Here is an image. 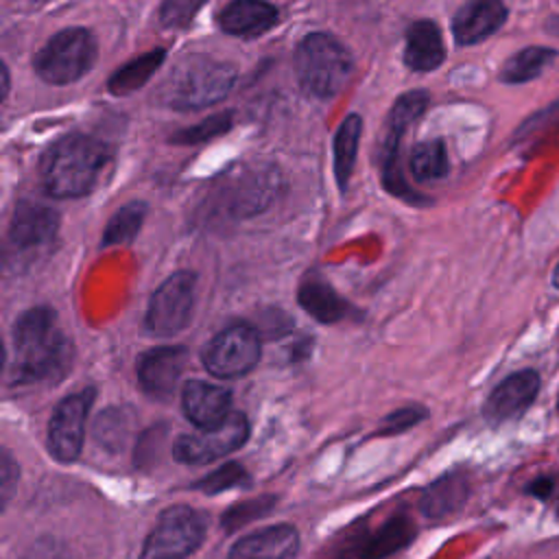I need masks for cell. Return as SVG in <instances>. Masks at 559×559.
<instances>
[{"label":"cell","mask_w":559,"mask_h":559,"mask_svg":"<svg viewBox=\"0 0 559 559\" xmlns=\"http://www.w3.org/2000/svg\"><path fill=\"white\" fill-rule=\"evenodd\" d=\"M13 380L39 382L63 373L70 343L57 325V314L46 306L22 312L13 325Z\"/></svg>","instance_id":"obj_1"},{"label":"cell","mask_w":559,"mask_h":559,"mask_svg":"<svg viewBox=\"0 0 559 559\" xmlns=\"http://www.w3.org/2000/svg\"><path fill=\"white\" fill-rule=\"evenodd\" d=\"M107 146L85 133H70L52 142L39 159V181L55 199H74L94 190L105 164Z\"/></svg>","instance_id":"obj_2"},{"label":"cell","mask_w":559,"mask_h":559,"mask_svg":"<svg viewBox=\"0 0 559 559\" xmlns=\"http://www.w3.org/2000/svg\"><path fill=\"white\" fill-rule=\"evenodd\" d=\"M236 83V68L205 55L183 57L166 76L159 100L173 109H201L223 100Z\"/></svg>","instance_id":"obj_3"},{"label":"cell","mask_w":559,"mask_h":559,"mask_svg":"<svg viewBox=\"0 0 559 559\" xmlns=\"http://www.w3.org/2000/svg\"><path fill=\"white\" fill-rule=\"evenodd\" d=\"M354 70L349 50L332 35L310 33L295 50V74L314 98H332L347 85Z\"/></svg>","instance_id":"obj_4"},{"label":"cell","mask_w":559,"mask_h":559,"mask_svg":"<svg viewBox=\"0 0 559 559\" xmlns=\"http://www.w3.org/2000/svg\"><path fill=\"white\" fill-rule=\"evenodd\" d=\"M96 61V39L87 28L72 26L52 35L33 57L37 76L52 85L79 81Z\"/></svg>","instance_id":"obj_5"},{"label":"cell","mask_w":559,"mask_h":559,"mask_svg":"<svg viewBox=\"0 0 559 559\" xmlns=\"http://www.w3.org/2000/svg\"><path fill=\"white\" fill-rule=\"evenodd\" d=\"M207 520L188 504H175L159 513L155 528L144 542L140 559H186L203 542Z\"/></svg>","instance_id":"obj_6"},{"label":"cell","mask_w":559,"mask_h":559,"mask_svg":"<svg viewBox=\"0 0 559 559\" xmlns=\"http://www.w3.org/2000/svg\"><path fill=\"white\" fill-rule=\"evenodd\" d=\"M194 290L197 275L190 271H179L162 282L148 301L144 330L153 336H173L181 332L192 317Z\"/></svg>","instance_id":"obj_7"},{"label":"cell","mask_w":559,"mask_h":559,"mask_svg":"<svg viewBox=\"0 0 559 559\" xmlns=\"http://www.w3.org/2000/svg\"><path fill=\"white\" fill-rule=\"evenodd\" d=\"M201 358L216 378L245 376L260 360V334L247 323L229 325L205 345Z\"/></svg>","instance_id":"obj_8"},{"label":"cell","mask_w":559,"mask_h":559,"mask_svg":"<svg viewBox=\"0 0 559 559\" xmlns=\"http://www.w3.org/2000/svg\"><path fill=\"white\" fill-rule=\"evenodd\" d=\"M249 437V421L242 413L231 411L218 426L194 435H181L175 441V459L186 465H203L238 450Z\"/></svg>","instance_id":"obj_9"},{"label":"cell","mask_w":559,"mask_h":559,"mask_svg":"<svg viewBox=\"0 0 559 559\" xmlns=\"http://www.w3.org/2000/svg\"><path fill=\"white\" fill-rule=\"evenodd\" d=\"M94 400V389H83L63 397L48 424V450L59 463H72L85 441V421Z\"/></svg>","instance_id":"obj_10"},{"label":"cell","mask_w":559,"mask_h":559,"mask_svg":"<svg viewBox=\"0 0 559 559\" xmlns=\"http://www.w3.org/2000/svg\"><path fill=\"white\" fill-rule=\"evenodd\" d=\"M188 362V349L181 345L153 347L138 358V380L146 395L166 400L173 395L183 367Z\"/></svg>","instance_id":"obj_11"},{"label":"cell","mask_w":559,"mask_h":559,"mask_svg":"<svg viewBox=\"0 0 559 559\" xmlns=\"http://www.w3.org/2000/svg\"><path fill=\"white\" fill-rule=\"evenodd\" d=\"M539 393V373L522 369L507 376L487 397L483 415L491 424H502L520 417Z\"/></svg>","instance_id":"obj_12"},{"label":"cell","mask_w":559,"mask_h":559,"mask_svg":"<svg viewBox=\"0 0 559 559\" xmlns=\"http://www.w3.org/2000/svg\"><path fill=\"white\" fill-rule=\"evenodd\" d=\"M59 227V214L44 203L20 201L9 225V240L15 249H35L50 242Z\"/></svg>","instance_id":"obj_13"},{"label":"cell","mask_w":559,"mask_h":559,"mask_svg":"<svg viewBox=\"0 0 559 559\" xmlns=\"http://www.w3.org/2000/svg\"><path fill=\"white\" fill-rule=\"evenodd\" d=\"M507 15L502 0H469L452 17V35L461 46L478 44L493 35L507 22Z\"/></svg>","instance_id":"obj_14"},{"label":"cell","mask_w":559,"mask_h":559,"mask_svg":"<svg viewBox=\"0 0 559 559\" xmlns=\"http://www.w3.org/2000/svg\"><path fill=\"white\" fill-rule=\"evenodd\" d=\"M186 417L201 430L218 426L231 411V393L225 386L203 380H190L181 393Z\"/></svg>","instance_id":"obj_15"},{"label":"cell","mask_w":559,"mask_h":559,"mask_svg":"<svg viewBox=\"0 0 559 559\" xmlns=\"http://www.w3.org/2000/svg\"><path fill=\"white\" fill-rule=\"evenodd\" d=\"M299 548V533L290 524L260 528L238 539L227 559H290Z\"/></svg>","instance_id":"obj_16"},{"label":"cell","mask_w":559,"mask_h":559,"mask_svg":"<svg viewBox=\"0 0 559 559\" xmlns=\"http://www.w3.org/2000/svg\"><path fill=\"white\" fill-rule=\"evenodd\" d=\"M445 59V46L439 26L432 20L413 22L406 31L404 61L411 70L430 72Z\"/></svg>","instance_id":"obj_17"},{"label":"cell","mask_w":559,"mask_h":559,"mask_svg":"<svg viewBox=\"0 0 559 559\" xmlns=\"http://www.w3.org/2000/svg\"><path fill=\"white\" fill-rule=\"evenodd\" d=\"M277 22V11L264 0H231L218 15L225 33L251 37L269 31Z\"/></svg>","instance_id":"obj_18"},{"label":"cell","mask_w":559,"mask_h":559,"mask_svg":"<svg viewBox=\"0 0 559 559\" xmlns=\"http://www.w3.org/2000/svg\"><path fill=\"white\" fill-rule=\"evenodd\" d=\"M467 496H469L467 476L463 472H450L424 489L419 509L426 518H432V520L445 518L459 507H463Z\"/></svg>","instance_id":"obj_19"},{"label":"cell","mask_w":559,"mask_h":559,"mask_svg":"<svg viewBox=\"0 0 559 559\" xmlns=\"http://www.w3.org/2000/svg\"><path fill=\"white\" fill-rule=\"evenodd\" d=\"M297 299H299L301 308L312 319H317L321 323H336L349 310L347 301L328 282H323L321 277H314V275L299 286Z\"/></svg>","instance_id":"obj_20"},{"label":"cell","mask_w":559,"mask_h":559,"mask_svg":"<svg viewBox=\"0 0 559 559\" xmlns=\"http://www.w3.org/2000/svg\"><path fill=\"white\" fill-rule=\"evenodd\" d=\"M415 537V524L408 515H393L382 524L380 531H376L360 548L358 559H384L400 548L408 546Z\"/></svg>","instance_id":"obj_21"},{"label":"cell","mask_w":559,"mask_h":559,"mask_svg":"<svg viewBox=\"0 0 559 559\" xmlns=\"http://www.w3.org/2000/svg\"><path fill=\"white\" fill-rule=\"evenodd\" d=\"M164 57H166V50H164V48H155V50H151V52H144V55L131 59L127 66L118 68V70L111 74L109 83H107L109 94H114V96H129V94H133L135 90H140L142 85H146L148 79H151V76L157 72V68L162 66Z\"/></svg>","instance_id":"obj_22"},{"label":"cell","mask_w":559,"mask_h":559,"mask_svg":"<svg viewBox=\"0 0 559 559\" xmlns=\"http://www.w3.org/2000/svg\"><path fill=\"white\" fill-rule=\"evenodd\" d=\"M360 131L362 118L358 114H349L334 133V177L341 190L347 188V181L354 173Z\"/></svg>","instance_id":"obj_23"},{"label":"cell","mask_w":559,"mask_h":559,"mask_svg":"<svg viewBox=\"0 0 559 559\" xmlns=\"http://www.w3.org/2000/svg\"><path fill=\"white\" fill-rule=\"evenodd\" d=\"M555 50L546 46H528L513 57L507 59V63L500 70V81L504 83H526L537 79L544 68L555 59Z\"/></svg>","instance_id":"obj_24"},{"label":"cell","mask_w":559,"mask_h":559,"mask_svg":"<svg viewBox=\"0 0 559 559\" xmlns=\"http://www.w3.org/2000/svg\"><path fill=\"white\" fill-rule=\"evenodd\" d=\"M411 173L417 181H435L448 175V153L441 140H428L413 148Z\"/></svg>","instance_id":"obj_25"},{"label":"cell","mask_w":559,"mask_h":559,"mask_svg":"<svg viewBox=\"0 0 559 559\" xmlns=\"http://www.w3.org/2000/svg\"><path fill=\"white\" fill-rule=\"evenodd\" d=\"M144 216H146V203L144 201H131V203L122 205L111 216V221L107 223V227L103 231V247L131 242L135 238V234L140 231V227L144 223Z\"/></svg>","instance_id":"obj_26"},{"label":"cell","mask_w":559,"mask_h":559,"mask_svg":"<svg viewBox=\"0 0 559 559\" xmlns=\"http://www.w3.org/2000/svg\"><path fill=\"white\" fill-rule=\"evenodd\" d=\"M426 107H428V92L413 90V92L402 94L391 107V114L386 120V131L404 133L426 111Z\"/></svg>","instance_id":"obj_27"},{"label":"cell","mask_w":559,"mask_h":559,"mask_svg":"<svg viewBox=\"0 0 559 559\" xmlns=\"http://www.w3.org/2000/svg\"><path fill=\"white\" fill-rule=\"evenodd\" d=\"M273 504H275V498L273 496H258V498H251V500H245V502H238L234 504L231 509H227L221 518V526L225 533H234L236 528L258 520V518H264L273 511Z\"/></svg>","instance_id":"obj_28"},{"label":"cell","mask_w":559,"mask_h":559,"mask_svg":"<svg viewBox=\"0 0 559 559\" xmlns=\"http://www.w3.org/2000/svg\"><path fill=\"white\" fill-rule=\"evenodd\" d=\"M231 122H234V114L231 111H221V114H214V116L201 120L194 127L177 131L170 138V142H175V144H201V142H207V140L229 131Z\"/></svg>","instance_id":"obj_29"},{"label":"cell","mask_w":559,"mask_h":559,"mask_svg":"<svg viewBox=\"0 0 559 559\" xmlns=\"http://www.w3.org/2000/svg\"><path fill=\"white\" fill-rule=\"evenodd\" d=\"M247 480H249L247 469L240 463H225L218 469H214L207 476H203L201 480H197L192 487L203 491V493H221L225 489L240 487Z\"/></svg>","instance_id":"obj_30"},{"label":"cell","mask_w":559,"mask_h":559,"mask_svg":"<svg viewBox=\"0 0 559 559\" xmlns=\"http://www.w3.org/2000/svg\"><path fill=\"white\" fill-rule=\"evenodd\" d=\"M205 0H164L159 7V22L166 28H186Z\"/></svg>","instance_id":"obj_31"},{"label":"cell","mask_w":559,"mask_h":559,"mask_svg":"<svg viewBox=\"0 0 559 559\" xmlns=\"http://www.w3.org/2000/svg\"><path fill=\"white\" fill-rule=\"evenodd\" d=\"M96 439L103 445L118 448L127 435V419L122 417L120 408H109L107 413H100L96 421Z\"/></svg>","instance_id":"obj_32"},{"label":"cell","mask_w":559,"mask_h":559,"mask_svg":"<svg viewBox=\"0 0 559 559\" xmlns=\"http://www.w3.org/2000/svg\"><path fill=\"white\" fill-rule=\"evenodd\" d=\"M426 417V408L417 406V404H411V406H402L393 413H389L384 419H382V426H380V435H397L402 430H408L413 428L415 424H419L421 419Z\"/></svg>","instance_id":"obj_33"},{"label":"cell","mask_w":559,"mask_h":559,"mask_svg":"<svg viewBox=\"0 0 559 559\" xmlns=\"http://www.w3.org/2000/svg\"><path fill=\"white\" fill-rule=\"evenodd\" d=\"M0 472H2V502H7L9 496H11L13 485L17 483V463L11 459V454L7 450L2 452Z\"/></svg>","instance_id":"obj_34"},{"label":"cell","mask_w":559,"mask_h":559,"mask_svg":"<svg viewBox=\"0 0 559 559\" xmlns=\"http://www.w3.org/2000/svg\"><path fill=\"white\" fill-rule=\"evenodd\" d=\"M555 489H557V480L552 476H539L526 487V493L539 500H550L555 496Z\"/></svg>","instance_id":"obj_35"},{"label":"cell","mask_w":559,"mask_h":559,"mask_svg":"<svg viewBox=\"0 0 559 559\" xmlns=\"http://www.w3.org/2000/svg\"><path fill=\"white\" fill-rule=\"evenodd\" d=\"M546 31L559 37V15H550V17L546 20Z\"/></svg>","instance_id":"obj_36"},{"label":"cell","mask_w":559,"mask_h":559,"mask_svg":"<svg viewBox=\"0 0 559 559\" xmlns=\"http://www.w3.org/2000/svg\"><path fill=\"white\" fill-rule=\"evenodd\" d=\"M7 90H9V72L7 68H2V94H7Z\"/></svg>","instance_id":"obj_37"},{"label":"cell","mask_w":559,"mask_h":559,"mask_svg":"<svg viewBox=\"0 0 559 559\" xmlns=\"http://www.w3.org/2000/svg\"><path fill=\"white\" fill-rule=\"evenodd\" d=\"M552 284H555V288H559V264L555 266V273H552Z\"/></svg>","instance_id":"obj_38"}]
</instances>
